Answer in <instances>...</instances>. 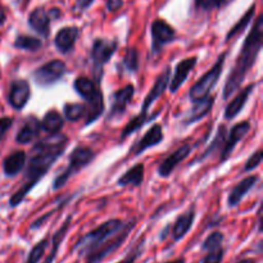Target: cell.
I'll list each match as a JSON object with an SVG mask.
<instances>
[{
	"instance_id": "cell-1",
	"label": "cell",
	"mask_w": 263,
	"mask_h": 263,
	"mask_svg": "<svg viewBox=\"0 0 263 263\" xmlns=\"http://www.w3.org/2000/svg\"><path fill=\"white\" fill-rule=\"evenodd\" d=\"M67 145H68V138L64 134L58 133L44 138L32 146L28 157L27 168L23 175L22 185L9 199L10 207L14 208L22 203L28 193L48 174L58 158H61Z\"/></svg>"
},
{
	"instance_id": "cell-2",
	"label": "cell",
	"mask_w": 263,
	"mask_h": 263,
	"mask_svg": "<svg viewBox=\"0 0 263 263\" xmlns=\"http://www.w3.org/2000/svg\"><path fill=\"white\" fill-rule=\"evenodd\" d=\"M263 41V15H258L254 22L253 28L247 36L239 55L236 57L235 64L226 80L223 87V99L228 100L234 92L240 89L241 84L246 80L247 74L256 63L262 49Z\"/></svg>"
},
{
	"instance_id": "cell-3",
	"label": "cell",
	"mask_w": 263,
	"mask_h": 263,
	"mask_svg": "<svg viewBox=\"0 0 263 263\" xmlns=\"http://www.w3.org/2000/svg\"><path fill=\"white\" fill-rule=\"evenodd\" d=\"M125 226V222L120 218H112V220L105 221L97 229L87 233L86 235L82 236L73 247V252H77L79 256H86L91 253L92 251L102 247L103 244L107 243L110 238L116 235L121 229Z\"/></svg>"
},
{
	"instance_id": "cell-4",
	"label": "cell",
	"mask_w": 263,
	"mask_h": 263,
	"mask_svg": "<svg viewBox=\"0 0 263 263\" xmlns=\"http://www.w3.org/2000/svg\"><path fill=\"white\" fill-rule=\"evenodd\" d=\"M73 87L77 94L86 100L87 109L85 125H91L104 112V97H103L102 90L98 86L97 82L85 76L77 77L73 82Z\"/></svg>"
},
{
	"instance_id": "cell-5",
	"label": "cell",
	"mask_w": 263,
	"mask_h": 263,
	"mask_svg": "<svg viewBox=\"0 0 263 263\" xmlns=\"http://www.w3.org/2000/svg\"><path fill=\"white\" fill-rule=\"evenodd\" d=\"M94 158L95 153L91 149L87 148V146H77V148H74L73 151H72V153L69 154V163L68 166H67V168L54 180L53 189H62L72 176H74V175L79 174L81 170H84L85 167L89 166V164L94 161Z\"/></svg>"
},
{
	"instance_id": "cell-6",
	"label": "cell",
	"mask_w": 263,
	"mask_h": 263,
	"mask_svg": "<svg viewBox=\"0 0 263 263\" xmlns=\"http://www.w3.org/2000/svg\"><path fill=\"white\" fill-rule=\"evenodd\" d=\"M226 57H228V51L221 54L218 57V59L216 61V63L211 67V69H208L192 87H190L189 97L193 102H197V100L203 99V98L208 97L212 91L213 87L217 85L218 80H220L221 74H222L223 66H225Z\"/></svg>"
},
{
	"instance_id": "cell-7",
	"label": "cell",
	"mask_w": 263,
	"mask_h": 263,
	"mask_svg": "<svg viewBox=\"0 0 263 263\" xmlns=\"http://www.w3.org/2000/svg\"><path fill=\"white\" fill-rule=\"evenodd\" d=\"M135 226H136L135 218L128 221V222H125V226H123V228L121 229V230L118 231L113 238H110L107 243L103 244L102 247H99V248L95 249V251H92L91 253L85 256V259H86V262L85 263H102L108 256L115 253V252L117 251L123 243H125V240L127 239V236L130 235V233L134 230Z\"/></svg>"
},
{
	"instance_id": "cell-8",
	"label": "cell",
	"mask_w": 263,
	"mask_h": 263,
	"mask_svg": "<svg viewBox=\"0 0 263 263\" xmlns=\"http://www.w3.org/2000/svg\"><path fill=\"white\" fill-rule=\"evenodd\" d=\"M117 46V40H107V39H97L92 44L91 59L97 82H99L100 79H102L103 67L115 55Z\"/></svg>"
},
{
	"instance_id": "cell-9",
	"label": "cell",
	"mask_w": 263,
	"mask_h": 263,
	"mask_svg": "<svg viewBox=\"0 0 263 263\" xmlns=\"http://www.w3.org/2000/svg\"><path fill=\"white\" fill-rule=\"evenodd\" d=\"M66 73V63L63 61H59V59H54V61L48 62V63L39 67L37 69H35L32 76L36 84L43 87H46L61 81Z\"/></svg>"
},
{
	"instance_id": "cell-10",
	"label": "cell",
	"mask_w": 263,
	"mask_h": 263,
	"mask_svg": "<svg viewBox=\"0 0 263 263\" xmlns=\"http://www.w3.org/2000/svg\"><path fill=\"white\" fill-rule=\"evenodd\" d=\"M152 53L158 54L163 46L168 45L176 39L174 28L163 20H156L152 23Z\"/></svg>"
},
{
	"instance_id": "cell-11",
	"label": "cell",
	"mask_w": 263,
	"mask_h": 263,
	"mask_svg": "<svg viewBox=\"0 0 263 263\" xmlns=\"http://www.w3.org/2000/svg\"><path fill=\"white\" fill-rule=\"evenodd\" d=\"M134 94H135V87L131 84L117 90L112 97V105H110L109 113L107 116V121H115L122 117L127 109L128 103L134 98Z\"/></svg>"
},
{
	"instance_id": "cell-12",
	"label": "cell",
	"mask_w": 263,
	"mask_h": 263,
	"mask_svg": "<svg viewBox=\"0 0 263 263\" xmlns=\"http://www.w3.org/2000/svg\"><path fill=\"white\" fill-rule=\"evenodd\" d=\"M249 130H251V122H248V121H243V122L240 123H236V125L231 128L229 136H226L223 148L221 149V163H223V162H226L230 158L233 152L235 151L236 145L246 138L247 134L249 133Z\"/></svg>"
},
{
	"instance_id": "cell-13",
	"label": "cell",
	"mask_w": 263,
	"mask_h": 263,
	"mask_svg": "<svg viewBox=\"0 0 263 263\" xmlns=\"http://www.w3.org/2000/svg\"><path fill=\"white\" fill-rule=\"evenodd\" d=\"M170 79H171V68H170V67H166L164 71L162 72V73L158 76V79L156 80L153 87H152L151 91L148 92L145 99H144L143 105H141V109H140V115L148 116V112L149 109H151L152 105L154 104L156 100H158L159 98L163 95L164 90H166L167 86H168Z\"/></svg>"
},
{
	"instance_id": "cell-14",
	"label": "cell",
	"mask_w": 263,
	"mask_h": 263,
	"mask_svg": "<svg viewBox=\"0 0 263 263\" xmlns=\"http://www.w3.org/2000/svg\"><path fill=\"white\" fill-rule=\"evenodd\" d=\"M31 97L30 84L26 80H14L8 92V103L15 110H22Z\"/></svg>"
},
{
	"instance_id": "cell-15",
	"label": "cell",
	"mask_w": 263,
	"mask_h": 263,
	"mask_svg": "<svg viewBox=\"0 0 263 263\" xmlns=\"http://www.w3.org/2000/svg\"><path fill=\"white\" fill-rule=\"evenodd\" d=\"M197 63H198L197 57H190V58H186L184 59V61L177 63L176 68H175V72H174V76H172V79H170V84H168L170 91L175 94V92H176L177 90L184 85V82L187 80L190 72L195 68Z\"/></svg>"
},
{
	"instance_id": "cell-16",
	"label": "cell",
	"mask_w": 263,
	"mask_h": 263,
	"mask_svg": "<svg viewBox=\"0 0 263 263\" xmlns=\"http://www.w3.org/2000/svg\"><path fill=\"white\" fill-rule=\"evenodd\" d=\"M164 135L163 130H162V126L156 123V125L152 126L145 134H144L143 138L140 140H138V143L133 146L131 152L134 153V156H140L143 154L146 149L153 148V146L158 145L163 141Z\"/></svg>"
},
{
	"instance_id": "cell-17",
	"label": "cell",
	"mask_w": 263,
	"mask_h": 263,
	"mask_svg": "<svg viewBox=\"0 0 263 263\" xmlns=\"http://www.w3.org/2000/svg\"><path fill=\"white\" fill-rule=\"evenodd\" d=\"M192 153V146L189 144H184V145L180 146L179 149L174 152L172 154H170L166 159L161 163L158 168V175L161 177H168L170 175L174 172V170L181 163L182 161L187 158Z\"/></svg>"
},
{
	"instance_id": "cell-18",
	"label": "cell",
	"mask_w": 263,
	"mask_h": 263,
	"mask_svg": "<svg viewBox=\"0 0 263 263\" xmlns=\"http://www.w3.org/2000/svg\"><path fill=\"white\" fill-rule=\"evenodd\" d=\"M80 35V28L76 26L63 27L57 32L54 39V45L62 54H67L73 50L76 41Z\"/></svg>"
},
{
	"instance_id": "cell-19",
	"label": "cell",
	"mask_w": 263,
	"mask_h": 263,
	"mask_svg": "<svg viewBox=\"0 0 263 263\" xmlns=\"http://www.w3.org/2000/svg\"><path fill=\"white\" fill-rule=\"evenodd\" d=\"M258 175H252V176H248L246 177V179L241 180L238 185H235V186L233 187V190L230 192V194H229V207L234 208L236 207V205H239V203H240L241 200H243V198L248 194L249 190H251L252 187H254V185L258 182Z\"/></svg>"
},
{
	"instance_id": "cell-20",
	"label": "cell",
	"mask_w": 263,
	"mask_h": 263,
	"mask_svg": "<svg viewBox=\"0 0 263 263\" xmlns=\"http://www.w3.org/2000/svg\"><path fill=\"white\" fill-rule=\"evenodd\" d=\"M28 25L33 31L40 33L43 37H49L50 35V17L44 8H36L30 13Z\"/></svg>"
},
{
	"instance_id": "cell-21",
	"label": "cell",
	"mask_w": 263,
	"mask_h": 263,
	"mask_svg": "<svg viewBox=\"0 0 263 263\" xmlns=\"http://www.w3.org/2000/svg\"><path fill=\"white\" fill-rule=\"evenodd\" d=\"M254 87H256L254 84L248 85V86L244 87L243 90H240V92L229 103L228 107H226L225 109V120H234V118L238 117V116L240 115V112L243 110V108L246 107L247 102H248L249 97H251V94L253 92Z\"/></svg>"
},
{
	"instance_id": "cell-22",
	"label": "cell",
	"mask_w": 263,
	"mask_h": 263,
	"mask_svg": "<svg viewBox=\"0 0 263 263\" xmlns=\"http://www.w3.org/2000/svg\"><path fill=\"white\" fill-rule=\"evenodd\" d=\"M195 220V207L192 205L184 215L179 216L175 222L174 228H172V238H174L175 241H179L186 235L187 233L192 229L193 223H194Z\"/></svg>"
},
{
	"instance_id": "cell-23",
	"label": "cell",
	"mask_w": 263,
	"mask_h": 263,
	"mask_svg": "<svg viewBox=\"0 0 263 263\" xmlns=\"http://www.w3.org/2000/svg\"><path fill=\"white\" fill-rule=\"evenodd\" d=\"M213 104H215V98L210 97V95L203 98V99L194 102V107L190 110L187 117L185 118V125H192V123L198 122V121H200L202 118H204L205 116L210 115V112L212 110Z\"/></svg>"
},
{
	"instance_id": "cell-24",
	"label": "cell",
	"mask_w": 263,
	"mask_h": 263,
	"mask_svg": "<svg viewBox=\"0 0 263 263\" xmlns=\"http://www.w3.org/2000/svg\"><path fill=\"white\" fill-rule=\"evenodd\" d=\"M27 154L23 151H17L14 153L9 154L3 162V171L8 177H14L25 168Z\"/></svg>"
},
{
	"instance_id": "cell-25",
	"label": "cell",
	"mask_w": 263,
	"mask_h": 263,
	"mask_svg": "<svg viewBox=\"0 0 263 263\" xmlns=\"http://www.w3.org/2000/svg\"><path fill=\"white\" fill-rule=\"evenodd\" d=\"M40 130H41L40 121H39L36 117H33V116H30V117L26 120L25 125L21 127L20 133L17 134V136H15V141H17L18 144L32 143V141L39 136Z\"/></svg>"
},
{
	"instance_id": "cell-26",
	"label": "cell",
	"mask_w": 263,
	"mask_h": 263,
	"mask_svg": "<svg viewBox=\"0 0 263 263\" xmlns=\"http://www.w3.org/2000/svg\"><path fill=\"white\" fill-rule=\"evenodd\" d=\"M144 172H145V168H144L143 163L135 164L118 179L117 184L120 186H128L130 185V186L139 187L144 181Z\"/></svg>"
},
{
	"instance_id": "cell-27",
	"label": "cell",
	"mask_w": 263,
	"mask_h": 263,
	"mask_svg": "<svg viewBox=\"0 0 263 263\" xmlns=\"http://www.w3.org/2000/svg\"><path fill=\"white\" fill-rule=\"evenodd\" d=\"M41 130H44L45 133H48L49 135H53V134L61 133V130L64 126L63 117L59 115L57 110L51 109L44 116L43 121H40Z\"/></svg>"
},
{
	"instance_id": "cell-28",
	"label": "cell",
	"mask_w": 263,
	"mask_h": 263,
	"mask_svg": "<svg viewBox=\"0 0 263 263\" xmlns=\"http://www.w3.org/2000/svg\"><path fill=\"white\" fill-rule=\"evenodd\" d=\"M71 222H72V216H69V217L67 218L66 221H64L63 225L59 228V230L57 231L55 234H54V236H53V248H51V251H50V253H49L48 258L44 261V263H53L54 259H55L57 253H58V251H59V247H61V244L63 243L64 238H66L67 233H68V229H69V226H71Z\"/></svg>"
},
{
	"instance_id": "cell-29",
	"label": "cell",
	"mask_w": 263,
	"mask_h": 263,
	"mask_svg": "<svg viewBox=\"0 0 263 263\" xmlns=\"http://www.w3.org/2000/svg\"><path fill=\"white\" fill-rule=\"evenodd\" d=\"M254 13H256V5L253 4L248 10H247L246 14H244L243 17H241L240 20H239L238 22L233 26V28L229 31V33L226 35V43H229L231 39H235L236 36L240 35V33L243 32L247 27H248L249 23H251L252 20H253Z\"/></svg>"
},
{
	"instance_id": "cell-30",
	"label": "cell",
	"mask_w": 263,
	"mask_h": 263,
	"mask_svg": "<svg viewBox=\"0 0 263 263\" xmlns=\"http://www.w3.org/2000/svg\"><path fill=\"white\" fill-rule=\"evenodd\" d=\"M13 45H14V48L21 49V50L37 51L43 46V41L37 37H33V36L18 35Z\"/></svg>"
},
{
	"instance_id": "cell-31",
	"label": "cell",
	"mask_w": 263,
	"mask_h": 263,
	"mask_svg": "<svg viewBox=\"0 0 263 263\" xmlns=\"http://www.w3.org/2000/svg\"><path fill=\"white\" fill-rule=\"evenodd\" d=\"M64 117L69 122H76L86 115V107L81 103H67L63 108Z\"/></svg>"
},
{
	"instance_id": "cell-32",
	"label": "cell",
	"mask_w": 263,
	"mask_h": 263,
	"mask_svg": "<svg viewBox=\"0 0 263 263\" xmlns=\"http://www.w3.org/2000/svg\"><path fill=\"white\" fill-rule=\"evenodd\" d=\"M151 118L152 117H149V116L140 115V113H139L138 116H135V117H134L133 120H131L127 125H126V127L123 128L122 134H121V140H125V139L127 138V136H130L131 134H134L135 131L140 130V128L143 127L146 122H149V120H151Z\"/></svg>"
},
{
	"instance_id": "cell-33",
	"label": "cell",
	"mask_w": 263,
	"mask_h": 263,
	"mask_svg": "<svg viewBox=\"0 0 263 263\" xmlns=\"http://www.w3.org/2000/svg\"><path fill=\"white\" fill-rule=\"evenodd\" d=\"M225 140H226V127H225V125H221L220 127H218L217 135H216V138L213 139V141L211 143V145L208 146L207 149H205V152L202 154L200 159H205L208 156H210L211 153L216 152L217 149H220V151H221V149L223 148Z\"/></svg>"
},
{
	"instance_id": "cell-34",
	"label": "cell",
	"mask_w": 263,
	"mask_h": 263,
	"mask_svg": "<svg viewBox=\"0 0 263 263\" xmlns=\"http://www.w3.org/2000/svg\"><path fill=\"white\" fill-rule=\"evenodd\" d=\"M48 239H43L41 241H39L32 249H31L30 254L27 257V261L25 263H39L41 261V258L44 257L45 254L46 248H48Z\"/></svg>"
},
{
	"instance_id": "cell-35",
	"label": "cell",
	"mask_w": 263,
	"mask_h": 263,
	"mask_svg": "<svg viewBox=\"0 0 263 263\" xmlns=\"http://www.w3.org/2000/svg\"><path fill=\"white\" fill-rule=\"evenodd\" d=\"M123 67L128 72H136L139 69V53L135 48L126 50L125 57H123Z\"/></svg>"
},
{
	"instance_id": "cell-36",
	"label": "cell",
	"mask_w": 263,
	"mask_h": 263,
	"mask_svg": "<svg viewBox=\"0 0 263 263\" xmlns=\"http://www.w3.org/2000/svg\"><path fill=\"white\" fill-rule=\"evenodd\" d=\"M223 243V234L220 233V231H215V233L210 234L207 236V239L203 243L202 249L205 252L213 251V249H217L220 247H222Z\"/></svg>"
},
{
	"instance_id": "cell-37",
	"label": "cell",
	"mask_w": 263,
	"mask_h": 263,
	"mask_svg": "<svg viewBox=\"0 0 263 263\" xmlns=\"http://www.w3.org/2000/svg\"><path fill=\"white\" fill-rule=\"evenodd\" d=\"M223 254H225V251H223L222 247H220V248L208 252L207 256L199 263H222Z\"/></svg>"
},
{
	"instance_id": "cell-38",
	"label": "cell",
	"mask_w": 263,
	"mask_h": 263,
	"mask_svg": "<svg viewBox=\"0 0 263 263\" xmlns=\"http://www.w3.org/2000/svg\"><path fill=\"white\" fill-rule=\"evenodd\" d=\"M226 0H195V4L199 9L203 10H213L222 7Z\"/></svg>"
},
{
	"instance_id": "cell-39",
	"label": "cell",
	"mask_w": 263,
	"mask_h": 263,
	"mask_svg": "<svg viewBox=\"0 0 263 263\" xmlns=\"http://www.w3.org/2000/svg\"><path fill=\"white\" fill-rule=\"evenodd\" d=\"M262 157H263V152L261 151V149H258V151H257L253 156L249 157V159L247 161L246 166H244V171L248 172V171H253V170H256L257 167L261 164Z\"/></svg>"
},
{
	"instance_id": "cell-40",
	"label": "cell",
	"mask_w": 263,
	"mask_h": 263,
	"mask_svg": "<svg viewBox=\"0 0 263 263\" xmlns=\"http://www.w3.org/2000/svg\"><path fill=\"white\" fill-rule=\"evenodd\" d=\"M13 125V118L10 117H0V141L4 139L9 128Z\"/></svg>"
},
{
	"instance_id": "cell-41",
	"label": "cell",
	"mask_w": 263,
	"mask_h": 263,
	"mask_svg": "<svg viewBox=\"0 0 263 263\" xmlns=\"http://www.w3.org/2000/svg\"><path fill=\"white\" fill-rule=\"evenodd\" d=\"M95 0H76V4H74V9L79 10V12H84V10L89 9L91 7V4Z\"/></svg>"
},
{
	"instance_id": "cell-42",
	"label": "cell",
	"mask_w": 263,
	"mask_h": 263,
	"mask_svg": "<svg viewBox=\"0 0 263 263\" xmlns=\"http://www.w3.org/2000/svg\"><path fill=\"white\" fill-rule=\"evenodd\" d=\"M123 0H108L107 2V8L109 12H116L120 8H122Z\"/></svg>"
},
{
	"instance_id": "cell-43",
	"label": "cell",
	"mask_w": 263,
	"mask_h": 263,
	"mask_svg": "<svg viewBox=\"0 0 263 263\" xmlns=\"http://www.w3.org/2000/svg\"><path fill=\"white\" fill-rule=\"evenodd\" d=\"M136 256H138V254H131V256H128L127 258L123 259V261H121V262H118V263H135Z\"/></svg>"
},
{
	"instance_id": "cell-44",
	"label": "cell",
	"mask_w": 263,
	"mask_h": 263,
	"mask_svg": "<svg viewBox=\"0 0 263 263\" xmlns=\"http://www.w3.org/2000/svg\"><path fill=\"white\" fill-rule=\"evenodd\" d=\"M5 21H7V15H5L4 9H2V8H0V27L4 25Z\"/></svg>"
},
{
	"instance_id": "cell-45",
	"label": "cell",
	"mask_w": 263,
	"mask_h": 263,
	"mask_svg": "<svg viewBox=\"0 0 263 263\" xmlns=\"http://www.w3.org/2000/svg\"><path fill=\"white\" fill-rule=\"evenodd\" d=\"M166 263H185V259L184 258H179V259H175V261H170V262H166Z\"/></svg>"
},
{
	"instance_id": "cell-46",
	"label": "cell",
	"mask_w": 263,
	"mask_h": 263,
	"mask_svg": "<svg viewBox=\"0 0 263 263\" xmlns=\"http://www.w3.org/2000/svg\"><path fill=\"white\" fill-rule=\"evenodd\" d=\"M239 263H256V262L252 261V259H243V261H240Z\"/></svg>"
}]
</instances>
